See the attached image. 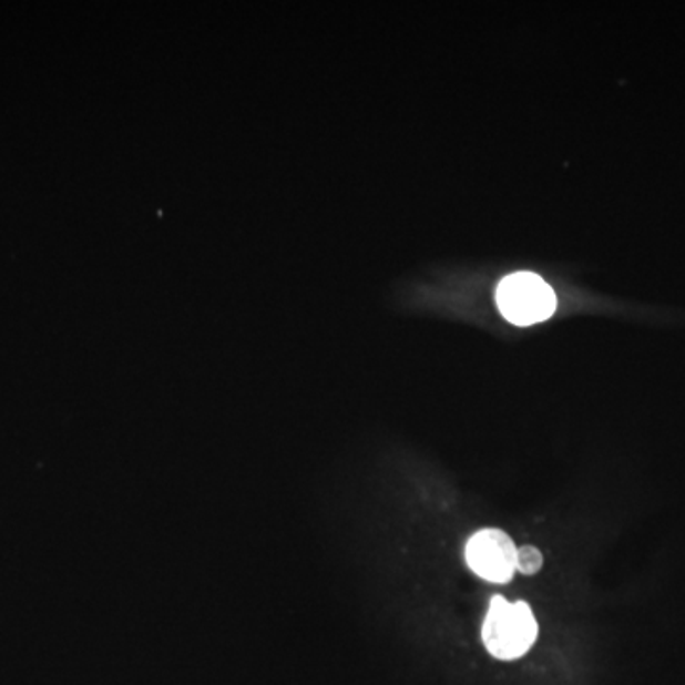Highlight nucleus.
Segmentation results:
<instances>
[{
	"mask_svg": "<svg viewBox=\"0 0 685 685\" xmlns=\"http://www.w3.org/2000/svg\"><path fill=\"white\" fill-rule=\"evenodd\" d=\"M543 568V554L538 546L524 544L517 552V571L522 575H535Z\"/></svg>",
	"mask_w": 685,
	"mask_h": 685,
	"instance_id": "nucleus-4",
	"label": "nucleus"
},
{
	"mask_svg": "<svg viewBox=\"0 0 685 685\" xmlns=\"http://www.w3.org/2000/svg\"><path fill=\"white\" fill-rule=\"evenodd\" d=\"M498 307L514 326H533L551 318L556 296L543 278L533 273H514L498 286Z\"/></svg>",
	"mask_w": 685,
	"mask_h": 685,
	"instance_id": "nucleus-2",
	"label": "nucleus"
},
{
	"mask_svg": "<svg viewBox=\"0 0 685 685\" xmlns=\"http://www.w3.org/2000/svg\"><path fill=\"white\" fill-rule=\"evenodd\" d=\"M538 618L525 602L493 596L482 626V640L490 655L501 661L524 657L538 640Z\"/></svg>",
	"mask_w": 685,
	"mask_h": 685,
	"instance_id": "nucleus-1",
	"label": "nucleus"
},
{
	"mask_svg": "<svg viewBox=\"0 0 685 685\" xmlns=\"http://www.w3.org/2000/svg\"><path fill=\"white\" fill-rule=\"evenodd\" d=\"M517 544L509 533L498 528H485L469 539L464 558L478 577L504 585L517 573Z\"/></svg>",
	"mask_w": 685,
	"mask_h": 685,
	"instance_id": "nucleus-3",
	"label": "nucleus"
}]
</instances>
